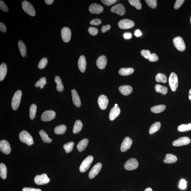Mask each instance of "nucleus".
Masks as SVG:
<instances>
[{
  "mask_svg": "<svg viewBox=\"0 0 191 191\" xmlns=\"http://www.w3.org/2000/svg\"><path fill=\"white\" fill-rule=\"evenodd\" d=\"M19 138L21 141L31 146L34 144L33 140L31 135L28 132L23 131L19 134Z\"/></svg>",
  "mask_w": 191,
  "mask_h": 191,
  "instance_id": "1",
  "label": "nucleus"
},
{
  "mask_svg": "<svg viewBox=\"0 0 191 191\" xmlns=\"http://www.w3.org/2000/svg\"><path fill=\"white\" fill-rule=\"evenodd\" d=\"M22 93L20 90L16 91L13 97L11 102V107L14 110H16L18 108L20 104Z\"/></svg>",
  "mask_w": 191,
  "mask_h": 191,
  "instance_id": "2",
  "label": "nucleus"
},
{
  "mask_svg": "<svg viewBox=\"0 0 191 191\" xmlns=\"http://www.w3.org/2000/svg\"><path fill=\"white\" fill-rule=\"evenodd\" d=\"M93 160L94 157L92 156H88L81 163L79 168L80 171L82 173L87 171L90 167V165L93 162Z\"/></svg>",
  "mask_w": 191,
  "mask_h": 191,
  "instance_id": "3",
  "label": "nucleus"
},
{
  "mask_svg": "<svg viewBox=\"0 0 191 191\" xmlns=\"http://www.w3.org/2000/svg\"><path fill=\"white\" fill-rule=\"evenodd\" d=\"M169 84L171 90L175 92L178 86V78L177 74L174 72L171 73L169 78Z\"/></svg>",
  "mask_w": 191,
  "mask_h": 191,
  "instance_id": "4",
  "label": "nucleus"
},
{
  "mask_svg": "<svg viewBox=\"0 0 191 191\" xmlns=\"http://www.w3.org/2000/svg\"><path fill=\"white\" fill-rule=\"evenodd\" d=\"M22 6L24 10L27 14L31 16H34L35 15V8L30 3L27 1H23Z\"/></svg>",
  "mask_w": 191,
  "mask_h": 191,
  "instance_id": "5",
  "label": "nucleus"
},
{
  "mask_svg": "<svg viewBox=\"0 0 191 191\" xmlns=\"http://www.w3.org/2000/svg\"><path fill=\"white\" fill-rule=\"evenodd\" d=\"M173 43L176 49L181 51H183L185 49V45L182 37H177L173 40Z\"/></svg>",
  "mask_w": 191,
  "mask_h": 191,
  "instance_id": "6",
  "label": "nucleus"
},
{
  "mask_svg": "<svg viewBox=\"0 0 191 191\" xmlns=\"http://www.w3.org/2000/svg\"><path fill=\"white\" fill-rule=\"evenodd\" d=\"M138 166V160L135 158H131L127 160L124 164V167L127 170H133L136 169Z\"/></svg>",
  "mask_w": 191,
  "mask_h": 191,
  "instance_id": "7",
  "label": "nucleus"
},
{
  "mask_svg": "<svg viewBox=\"0 0 191 191\" xmlns=\"http://www.w3.org/2000/svg\"><path fill=\"white\" fill-rule=\"evenodd\" d=\"M50 179L47 174H44L41 175H37L35 178V182L38 185H43L48 183Z\"/></svg>",
  "mask_w": 191,
  "mask_h": 191,
  "instance_id": "8",
  "label": "nucleus"
},
{
  "mask_svg": "<svg viewBox=\"0 0 191 191\" xmlns=\"http://www.w3.org/2000/svg\"><path fill=\"white\" fill-rule=\"evenodd\" d=\"M119 27L122 29H128L132 28L135 26L134 22L130 19H122L118 23Z\"/></svg>",
  "mask_w": 191,
  "mask_h": 191,
  "instance_id": "9",
  "label": "nucleus"
},
{
  "mask_svg": "<svg viewBox=\"0 0 191 191\" xmlns=\"http://www.w3.org/2000/svg\"><path fill=\"white\" fill-rule=\"evenodd\" d=\"M56 117V113L53 110L45 111L42 114L41 119L42 121L49 122L53 120Z\"/></svg>",
  "mask_w": 191,
  "mask_h": 191,
  "instance_id": "10",
  "label": "nucleus"
},
{
  "mask_svg": "<svg viewBox=\"0 0 191 191\" xmlns=\"http://www.w3.org/2000/svg\"><path fill=\"white\" fill-rule=\"evenodd\" d=\"M191 142L190 139L187 137H183L179 138L173 142V146L179 147L187 145L190 144Z\"/></svg>",
  "mask_w": 191,
  "mask_h": 191,
  "instance_id": "11",
  "label": "nucleus"
},
{
  "mask_svg": "<svg viewBox=\"0 0 191 191\" xmlns=\"http://www.w3.org/2000/svg\"><path fill=\"white\" fill-rule=\"evenodd\" d=\"M0 149L2 153L8 155L10 153L11 148L9 142L6 140H1L0 141Z\"/></svg>",
  "mask_w": 191,
  "mask_h": 191,
  "instance_id": "12",
  "label": "nucleus"
},
{
  "mask_svg": "<svg viewBox=\"0 0 191 191\" xmlns=\"http://www.w3.org/2000/svg\"><path fill=\"white\" fill-rule=\"evenodd\" d=\"M102 167V164L99 163L96 164L91 169L89 174V177L90 179H93L98 174Z\"/></svg>",
  "mask_w": 191,
  "mask_h": 191,
  "instance_id": "13",
  "label": "nucleus"
},
{
  "mask_svg": "<svg viewBox=\"0 0 191 191\" xmlns=\"http://www.w3.org/2000/svg\"><path fill=\"white\" fill-rule=\"evenodd\" d=\"M61 36L64 42H68L71 40V32L69 28L67 27H63L62 29Z\"/></svg>",
  "mask_w": 191,
  "mask_h": 191,
  "instance_id": "14",
  "label": "nucleus"
},
{
  "mask_svg": "<svg viewBox=\"0 0 191 191\" xmlns=\"http://www.w3.org/2000/svg\"><path fill=\"white\" fill-rule=\"evenodd\" d=\"M98 102L100 109L102 110H105L108 105L109 100L107 96L102 94L99 96Z\"/></svg>",
  "mask_w": 191,
  "mask_h": 191,
  "instance_id": "15",
  "label": "nucleus"
},
{
  "mask_svg": "<svg viewBox=\"0 0 191 191\" xmlns=\"http://www.w3.org/2000/svg\"><path fill=\"white\" fill-rule=\"evenodd\" d=\"M133 143L132 140L129 137H127L124 138L121 146L120 150L122 152H125L130 149Z\"/></svg>",
  "mask_w": 191,
  "mask_h": 191,
  "instance_id": "16",
  "label": "nucleus"
},
{
  "mask_svg": "<svg viewBox=\"0 0 191 191\" xmlns=\"http://www.w3.org/2000/svg\"><path fill=\"white\" fill-rule=\"evenodd\" d=\"M103 10V8L100 5L93 3L91 4L89 8V11L93 14H100Z\"/></svg>",
  "mask_w": 191,
  "mask_h": 191,
  "instance_id": "17",
  "label": "nucleus"
},
{
  "mask_svg": "<svg viewBox=\"0 0 191 191\" xmlns=\"http://www.w3.org/2000/svg\"><path fill=\"white\" fill-rule=\"evenodd\" d=\"M111 11L112 12L115 13L119 15L123 16L125 14V9L123 5L119 4L112 7Z\"/></svg>",
  "mask_w": 191,
  "mask_h": 191,
  "instance_id": "18",
  "label": "nucleus"
},
{
  "mask_svg": "<svg viewBox=\"0 0 191 191\" xmlns=\"http://www.w3.org/2000/svg\"><path fill=\"white\" fill-rule=\"evenodd\" d=\"M107 64V59L104 55L99 57L96 61V64L99 69H104L105 68Z\"/></svg>",
  "mask_w": 191,
  "mask_h": 191,
  "instance_id": "19",
  "label": "nucleus"
},
{
  "mask_svg": "<svg viewBox=\"0 0 191 191\" xmlns=\"http://www.w3.org/2000/svg\"><path fill=\"white\" fill-rule=\"evenodd\" d=\"M120 109L118 106H114L111 109L109 115V119L113 121L119 115Z\"/></svg>",
  "mask_w": 191,
  "mask_h": 191,
  "instance_id": "20",
  "label": "nucleus"
},
{
  "mask_svg": "<svg viewBox=\"0 0 191 191\" xmlns=\"http://www.w3.org/2000/svg\"><path fill=\"white\" fill-rule=\"evenodd\" d=\"M71 93L73 103L76 107H80L81 105V102L77 92L76 90L73 89L71 90Z\"/></svg>",
  "mask_w": 191,
  "mask_h": 191,
  "instance_id": "21",
  "label": "nucleus"
},
{
  "mask_svg": "<svg viewBox=\"0 0 191 191\" xmlns=\"http://www.w3.org/2000/svg\"><path fill=\"white\" fill-rule=\"evenodd\" d=\"M78 67L81 72L84 73L86 69V61L84 55L80 56L78 62Z\"/></svg>",
  "mask_w": 191,
  "mask_h": 191,
  "instance_id": "22",
  "label": "nucleus"
},
{
  "mask_svg": "<svg viewBox=\"0 0 191 191\" xmlns=\"http://www.w3.org/2000/svg\"><path fill=\"white\" fill-rule=\"evenodd\" d=\"M119 90L122 94L125 96H128L133 92V88L130 86L125 85L120 86Z\"/></svg>",
  "mask_w": 191,
  "mask_h": 191,
  "instance_id": "23",
  "label": "nucleus"
},
{
  "mask_svg": "<svg viewBox=\"0 0 191 191\" xmlns=\"http://www.w3.org/2000/svg\"><path fill=\"white\" fill-rule=\"evenodd\" d=\"M89 143V140L87 138H85L80 141L77 146L78 151L79 152L82 151L87 147Z\"/></svg>",
  "mask_w": 191,
  "mask_h": 191,
  "instance_id": "24",
  "label": "nucleus"
},
{
  "mask_svg": "<svg viewBox=\"0 0 191 191\" xmlns=\"http://www.w3.org/2000/svg\"><path fill=\"white\" fill-rule=\"evenodd\" d=\"M7 66L5 63H2L0 66V81L4 79L7 73Z\"/></svg>",
  "mask_w": 191,
  "mask_h": 191,
  "instance_id": "25",
  "label": "nucleus"
},
{
  "mask_svg": "<svg viewBox=\"0 0 191 191\" xmlns=\"http://www.w3.org/2000/svg\"><path fill=\"white\" fill-rule=\"evenodd\" d=\"M134 72V69L132 68H122L119 71V73L121 76H127L131 74Z\"/></svg>",
  "mask_w": 191,
  "mask_h": 191,
  "instance_id": "26",
  "label": "nucleus"
},
{
  "mask_svg": "<svg viewBox=\"0 0 191 191\" xmlns=\"http://www.w3.org/2000/svg\"><path fill=\"white\" fill-rule=\"evenodd\" d=\"M177 158L175 156L171 154L166 155L164 162L166 164H172L175 163L177 160Z\"/></svg>",
  "mask_w": 191,
  "mask_h": 191,
  "instance_id": "27",
  "label": "nucleus"
},
{
  "mask_svg": "<svg viewBox=\"0 0 191 191\" xmlns=\"http://www.w3.org/2000/svg\"><path fill=\"white\" fill-rule=\"evenodd\" d=\"M55 82L56 83L57 90L58 92H61L63 90L64 86L62 83L61 78L58 76H56L55 78Z\"/></svg>",
  "mask_w": 191,
  "mask_h": 191,
  "instance_id": "28",
  "label": "nucleus"
},
{
  "mask_svg": "<svg viewBox=\"0 0 191 191\" xmlns=\"http://www.w3.org/2000/svg\"><path fill=\"white\" fill-rule=\"evenodd\" d=\"M161 127V124L159 122H155L150 127L149 130V133L150 134H153L157 132L160 129Z\"/></svg>",
  "mask_w": 191,
  "mask_h": 191,
  "instance_id": "29",
  "label": "nucleus"
},
{
  "mask_svg": "<svg viewBox=\"0 0 191 191\" xmlns=\"http://www.w3.org/2000/svg\"><path fill=\"white\" fill-rule=\"evenodd\" d=\"M67 130V127L64 125L58 126L55 127L54 130L55 133L57 135L63 134Z\"/></svg>",
  "mask_w": 191,
  "mask_h": 191,
  "instance_id": "30",
  "label": "nucleus"
},
{
  "mask_svg": "<svg viewBox=\"0 0 191 191\" xmlns=\"http://www.w3.org/2000/svg\"><path fill=\"white\" fill-rule=\"evenodd\" d=\"M82 127L83 123L81 121L76 120L73 127V133L76 134L79 133L81 130Z\"/></svg>",
  "mask_w": 191,
  "mask_h": 191,
  "instance_id": "31",
  "label": "nucleus"
},
{
  "mask_svg": "<svg viewBox=\"0 0 191 191\" xmlns=\"http://www.w3.org/2000/svg\"><path fill=\"white\" fill-rule=\"evenodd\" d=\"M18 46L21 55L23 57H25L26 55V47L24 42L21 40L18 42Z\"/></svg>",
  "mask_w": 191,
  "mask_h": 191,
  "instance_id": "32",
  "label": "nucleus"
},
{
  "mask_svg": "<svg viewBox=\"0 0 191 191\" xmlns=\"http://www.w3.org/2000/svg\"><path fill=\"white\" fill-rule=\"evenodd\" d=\"M166 106L164 105H159L154 106L151 108L152 112L155 113L162 112L166 109Z\"/></svg>",
  "mask_w": 191,
  "mask_h": 191,
  "instance_id": "33",
  "label": "nucleus"
},
{
  "mask_svg": "<svg viewBox=\"0 0 191 191\" xmlns=\"http://www.w3.org/2000/svg\"><path fill=\"white\" fill-rule=\"evenodd\" d=\"M39 134L41 137L42 139L44 142L46 143L51 142L52 139L49 138L48 134L44 130H40L39 132Z\"/></svg>",
  "mask_w": 191,
  "mask_h": 191,
  "instance_id": "34",
  "label": "nucleus"
},
{
  "mask_svg": "<svg viewBox=\"0 0 191 191\" xmlns=\"http://www.w3.org/2000/svg\"><path fill=\"white\" fill-rule=\"evenodd\" d=\"M0 176L3 179H6L7 176V168L3 163L0 164Z\"/></svg>",
  "mask_w": 191,
  "mask_h": 191,
  "instance_id": "35",
  "label": "nucleus"
},
{
  "mask_svg": "<svg viewBox=\"0 0 191 191\" xmlns=\"http://www.w3.org/2000/svg\"><path fill=\"white\" fill-rule=\"evenodd\" d=\"M155 89L157 92L160 93L164 95L167 94L168 91V89L167 87L159 84L156 85L155 86Z\"/></svg>",
  "mask_w": 191,
  "mask_h": 191,
  "instance_id": "36",
  "label": "nucleus"
},
{
  "mask_svg": "<svg viewBox=\"0 0 191 191\" xmlns=\"http://www.w3.org/2000/svg\"><path fill=\"white\" fill-rule=\"evenodd\" d=\"M156 80L157 82L166 83L167 82V78L164 74L159 73L156 75Z\"/></svg>",
  "mask_w": 191,
  "mask_h": 191,
  "instance_id": "37",
  "label": "nucleus"
},
{
  "mask_svg": "<svg viewBox=\"0 0 191 191\" xmlns=\"http://www.w3.org/2000/svg\"><path fill=\"white\" fill-rule=\"evenodd\" d=\"M37 109V106L35 104H33L31 105L30 108V113L29 116L31 119L33 120L35 117Z\"/></svg>",
  "mask_w": 191,
  "mask_h": 191,
  "instance_id": "38",
  "label": "nucleus"
},
{
  "mask_svg": "<svg viewBox=\"0 0 191 191\" xmlns=\"http://www.w3.org/2000/svg\"><path fill=\"white\" fill-rule=\"evenodd\" d=\"M178 130L179 132H185L191 130V124H181L178 127Z\"/></svg>",
  "mask_w": 191,
  "mask_h": 191,
  "instance_id": "39",
  "label": "nucleus"
},
{
  "mask_svg": "<svg viewBox=\"0 0 191 191\" xmlns=\"http://www.w3.org/2000/svg\"><path fill=\"white\" fill-rule=\"evenodd\" d=\"M74 145V143L73 142H69L64 145L63 148L67 153H69L72 151Z\"/></svg>",
  "mask_w": 191,
  "mask_h": 191,
  "instance_id": "40",
  "label": "nucleus"
},
{
  "mask_svg": "<svg viewBox=\"0 0 191 191\" xmlns=\"http://www.w3.org/2000/svg\"><path fill=\"white\" fill-rule=\"evenodd\" d=\"M46 79L45 77L40 78L39 81H38L35 84L36 87H40V89H42L46 84Z\"/></svg>",
  "mask_w": 191,
  "mask_h": 191,
  "instance_id": "41",
  "label": "nucleus"
},
{
  "mask_svg": "<svg viewBox=\"0 0 191 191\" xmlns=\"http://www.w3.org/2000/svg\"><path fill=\"white\" fill-rule=\"evenodd\" d=\"M128 1L131 5L134 6L137 9L140 10L141 9V4L139 0H129Z\"/></svg>",
  "mask_w": 191,
  "mask_h": 191,
  "instance_id": "42",
  "label": "nucleus"
},
{
  "mask_svg": "<svg viewBox=\"0 0 191 191\" xmlns=\"http://www.w3.org/2000/svg\"><path fill=\"white\" fill-rule=\"evenodd\" d=\"M47 63H48V60L47 58H42L38 64V68L40 69H43L47 66Z\"/></svg>",
  "mask_w": 191,
  "mask_h": 191,
  "instance_id": "43",
  "label": "nucleus"
},
{
  "mask_svg": "<svg viewBox=\"0 0 191 191\" xmlns=\"http://www.w3.org/2000/svg\"><path fill=\"white\" fill-rule=\"evenodd\" d=\"M147 4L152 9L156 8L157 5V1L156 0H146Z\"/></svg>",
  "mask_w": 191,
  "mask_h": 191,
  "instance_id": "44",
  "label": "nucleus"
},
{
  "mask_svg": "<svg viewBox=\"0 0 191 191\" xmlns=\"http://www.w3.org/2000/svg\"><path fill=\"white\" fill-rule=\"evenodd\" d=\"M148 59L151 62H156L159 60V58L156 53H153L151 54Z\"/></svg>",
  "mask_w": 191,
  "mask_h": 191,
  "instance_id": "45",
  "label": "nucleus"
},
{
  "mask_svg": "<svg viewBox=\"0 0 191 191\" xmlns=\"http://www.w3.org/2000/svg\"><path fill=\"white\" fill-rule=\"evenodd\" d=\"M88 31L90 34L92 35H96L98 33V30L95 27H90Z\"/></svg>",
  "mask_w": 191,
  "mask_h": 191,
  "instance_id": "46",
  "label": "nucleus"
},
{
  "mask_svg": "<svg viewBox=\"0 0 191 191\" xmlns=\"http://www.w3.org/2000/svg\"><path fill=\"white\" fill-rule=\"evenodd\" d=\"M151 52L148 50H143L141 51V54L145 58L148 59L150 55H151Z\"/></svg>",
  "mask_w": 191,
  "mask_h": 191,
  "instance_id": "47",
  "label": "nucleus"
},
{
  "mask_svg": "<svg viewBox=\"0 0 191 191\" xmlns=\"http://www.w3.org/2000/svg\"><path fill=\"white\" fill-rule=\"evenodd\" d=\"M0 9L1 10L5 11V12H8V11L7 6H6L5 3L1 0L0 1Z\"/></svg>",
  "mask_w": 191,
  "mask_h": 191,
  "instance_id": "48",
  "label": "nucleus"
},
{
  "mask_svg": "<svg viewBox=\"0 0 191 191\" xmlns=\"http://www.w3.org/2000/svg\"><path fill=\"white\" fill-rule=\"evenodd\" d=\"M184 1H185L184 0H177V1H176L174 5V9H179L183 4Z\"/></svg>",
  "mask_w": 191,
  "mask_h": 191,
  "instance_id": "49",
  "label": "nucleus"
},
{
  "mask_svg": "<svg viewBox=\"0 0 191 191\" xmlns=\"http://www.w3.org/2000/svg\"><path fill=\"white\" fill-rule=\"evenodd\" d=\"M101 1L107 6H110L116 2V0H102Z\"/></svg>",
  "mask_w": 191,
  "mask_h": 191,
  "instance_id": "50",
  "label": "nucleus"
},
{
  "mask_svg": "<svg viewBox=\"0 0 191 191\" xmlns=\"http://www.w3.org/2000/svg\"><path fill=\"white\" fill-rule=\"evenodd\" d=\"M187 182L184 179H181L179 184V187L181 189H185L187 188Z\"/></svg>",
  "mask_w": 191,
  "mask_h": 191,
  "instance_id": "51",
  "label": "nucleus"
},
{
  "mask_svg": "<svg viewBox=\"0 0 191 191\" xmlns=\"http://www.w3.org/2000/svg\"><path fill=\"white\" fill-rule=\"evenodd\" d=\"M101 21L99 19H95L91 21L90 24L91 25L97 26L101 24Z\"/></svg>",
  "mask_w": 191,
  "mask_h": 191,
  "instance_id": "52",
  "label": "nucleus"
},
{
  "mask_svg": "<svg viewBox=\"0 0 191 191\" xmlns=\"http://www.w3.org/2000/svg\"><path fill=\"white\" fill-rule=\"evenodd\" d=\"M22 191H42V190L39 189L26 187L23 189Z\"/></svg>",
  "mask_w": 191,
  "mask_h": 191,
  "instance_id": "53",
  "label": "nucleus"
},
{
  "mask_svg": "<svg viewBox=\"0 0 191 191\" xmlns=\"http://www.w3.org/2000/svg\"><path fill=\"white\" fill-rule=\"evenodd\" d=\"M0 30L1 32L3 33H6V26L3 23H0Z\"/></svg>",
  "mask_w": 191,
  "mask_h": 191,
  "instance_id": "54",
  "label": "nucleus"
},
{
  "mask_svg": "<svg viewBox=\"0 0 191 191\" xmlns=\"http://www.w3.org/2000/svg\"><path fill=\"white\" fill-rule=\"evenodd\" d=\"M110 26L109 25H107V26H103L102 28V33H105L107 31L110 29Z\"/></svg>",
  "mask_w": 191,
  "mask_h": 191,
  "instance_id": "55",
  "label": "nucleus"
},
{
  "mask_svg": "<svg viewBox=\"0 0 191 191\" xmlns=\"http://www.w3.org/2000/svg\"><path fill=\"white\" fill-rule=\"evenodd\" d=\"M124 37L126 39H129L131 38L132 35L130 33L126 32L124 34Z\"/></svg>",
  "mask_w": 191,
  "mask_h": 191,
  "instance_id": "56",
  "label": "nucleus"
},
{
  "mask_svg": "<svg viewBox=\"0 0 191 191\" xmlns=\"http://www.w3.org/2000/svg\"><path fill=\"white\" fill-rule=\"evenodd\" d=\"M134 34L135 36L137 37L141 36L142 35V33L141 31L139 29H137L135 30Z\"/></svg>",
  "mask_w": 191,
  "mask_h": 191,
  "instance_id": "57",
  "label": "nucleus"
},
{
  "mask_svg": "<svg viewBox=\"0 0 191 191\" xmlns=\"http://www.w3.org/2000/svg\"><path fill=\"white\" fill-rule=\"evenodd\" d=\"M45 1L47 4L50 5L53 4L54 1L53 0H45Z\"/></svg>",
  "mask_w": 191,
  "mask_h": 191,
  "instance_id": "58",
  "label": "nucleus"
},
{
  "mask_svg": "<svg viewBox=\"0 0 191 191\" xmlns=\"http://www.w3.org/2000/svg\"><path fill=\"white\" fill-rule=\"evenodd\" d=\"M189 100L191 101V89L189 91Z\"/></svg>",
  "mask_w": 191,
  "mask_h": 191,
  "instance_id": "59",
  "label": "nucleus"
},
{
  "mask_svg": "<svg viewBox=\"0 0 191 191\" xmlns=\"http://www.w3.org/2000/svg\"><path fill=\"white\" fill-rule=\"evenodd\" d=\"M144 191H153L152 189L150 188H147Z\"/></svg>",
  "mask_w": 191,
  "mask_h": 191,
  "instance_id": "60",
  "label": "nucleus"
},
{
  "mask_svg": "<svg viewBox=\"0 0 191 191\" xmlns=\"http://www.w3.org/2000/svg\"><path fill=\"white\" fill-rule=\"evenodd\" d=\"M115 106H118V104H115Z\"/></svg>",
  "mask_w": 191,
  "mask_h": 191,
  "instance_id": "61",
  "label": "nucleus"
},
{
  "mask_svg": "<svg viewBox=\"0 0 191 191\" xmlns=\"http://www.w3.org/2000/svg\"><path fill=\"white\" fill-rule=\"evenodd\" d=\"M190 23L191 24V17H190Z\"/></svg>",
  "mask_w": 191,
  "mask_h": 191,
  "instance_id": "62",
  "label": "nucleus"
},
{
  "mask_svg": "<svg viewBox=\"0 0 191 191\" xmlns=\"http://www.w3.org/2000/svg\"></svg>",
  "mask_w": 191,
  "mask_h": 191,
  "instance_id": "63",
  "label": "nucleus"
}]
</instances>
